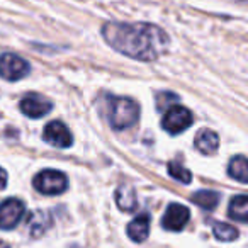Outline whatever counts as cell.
Returning <instances> with one entry per match:
<instances>
[{
  "label": "cell",
  "instance_id": "5b68a950",
  "mask_svg": "<svg viewBox=\"0 0 248 248\" xmlns=\"http://www.w3.org/2000/svg\"><path fill=\"white\" fill-rule=\"evenodd\" d=\"M29 70H31L29 63L14 53H4L0 56V77L4 80H9V82L21 80L28 77Z\"/></svg>",
  "mask_w": 248,
  "mask_h": 248
},
{
  "label": "cell",
  "instance_id": "5bb4252c",
  "mask_svg": "<svg viewBox=\"0 0 248 248\" xmlns=\"http://www.w3.org/2000/svg\"><path fill=\"white\" fill-rule=\"evenodd\" d=\"M190 201H192L194 204H197L199 207H202V209L213 211V209H216V206L219 204L221 196L217 192H214V190H197L196 194H192Z\"/></svg>",
  "mask_w": 248,
  "mask_h": 248
},
{
  "label": "cell",
  "instance_id": "9c48e42d",
  "mask_svg": "<svg viewBox=\"0 0 248 248\" xmlns=\"http://www.w3.org/2000/svg\"><path fill=\"white\" fill-rule=\"evenodd\" d=\"M19 107H21L22 114H26L28 117L39 119V117H45L53 109V104L46 97L39 95V93H28L21 100V106Z\"/></svg>",
  "mask_w": 248,
  "mask_h": 248
},
{
  "label": "cell",
  "instance_id": "7a4b0ae2",
  "mask_svg": "<svg viewBox=\"0 0 248 248\" xmlns=\"http://www.w3.org/2000/svg\"><path fill=\"white\" fill-rule=\"evenodd\" d=\"M109 119L116 131L131 128L140 119V106L129 97H112L109 100Z\"/></svg>",
  "mask_w": 248,
  "mask_h": 248
},
{
  "label": "cell",
  "instance_id": "8992f818",
  "mask_svg": "<svg viewBox=\"0 0 248 248\" xmlns=\"http://www.w3.org/2000/svg\"><path fill=\"white\" fill-rule=\"evenodd\" d=\"M26 206L17 197H9L0 204V230H12L21 223Z\"/></svg>",
  "mask_w": 248,
  "mask_h": 248
},
{
  "label": "cell",
  "instance_id": "7c38bea8",
  "mask_svg": "<svg viewBox=\"0 0 248 248\" xmlns=\"http://www.w3.org/2000/svg\"><path fill=\"white\" fill-rule=\"evenodd\" d=\"M150 233V216L148 214H140L135 219L129 223L128 226V236L131 238L133 241H145L148 238Z\"/></svg>",
  "mask_w": 248,
  "mask_h": 248
},
{
  "label": "cell",
  "instance_id": "30bf717a",
  "mask_svg": "<svg viewBox=\"0 0 248 248\" xmlns=\"http://www.w3.org/2000/svg\"><path fill=\"white\" fill-rule=\"evenodd\" d=\"M194 145L204 155H214L219 148V138L211 129H201L194 140Z\"/></svg>",
  "mask_w": 248,
  "mask_h": 248
},
{
  "label": "cell",
  "instance_id": "8fae6325",
  "mask_svg": "<svg viewBox=\"0 0 248 248\" xmlns=\"http://www.w3.org/2000/svg\"><path fill=\"white\" fill-rule=\"evenodd\" d=\"M116 204L124 213H131V211L136 209L138 199H136L135 189H133L129 184H123V186L116 190Z\"/></svg>",
  "mask_w": 248,
  "mask_h": 248
},
{
  "label": "cell",
  "instance_id": "ac0fdd59",
  "mask_svg": "<svg viewBox=\"0 0 248 248\" xmlns=\"http://www.w3.org/2000/svg\"><path fill=\"white\" fill-rule=\"evenodd\" d=\"M169 173H170V177H173L175 180H180L182 184H189L190 179H192V175H190L189 170L184 169V167L177 162L169 163Z\"/></svg>",
  "mask_w": 248,
  "mask_h": 248
},
{
  "label": "cell",
  "instance_id": "277c9868",
  "mask_svg": "<svg viewBox=\"0 0 248 248\" xmlns=\"http://www.w3.org/2000/svg\"><path fill=\"white\" fill-rule=\"evenodd\" d=\"M194 117L190 110L184 106H172L165 110L162 117V128L170 135H179L184 133L187 128H190Z\"/></svg>",
  "mask_w": 248,
  "mask_h": 248
},
{
  "label": "cell",
  "instance_id": "ba28073f",
  "mask_svg": "<svg viewBox=\"0 0 248 248\" xmlns=\"http://www.w3.org/2000/svg\"><path fill=\"white\" fill-rule=\"evenodd\" d=\"M43 138L46 143H49L55 148H68L72 146V133L68 131L62 121H51L46 124Z\"/></svg>",
  "mask_w": 248,
  "mask_h": 248
},
{
  "label": "cell",
  "instance_id": "6da1fadb",
  "mask_svg": "<svg viewBox=\"0 0 248 248\" xmlns=\"http://www.w3.org/2000/svg\"><path fill=\"white\" fill-rule=\"evenodd\" d=\"M102 36L112 49L140 62H153L169 48V36L150 22H107Z\"/></svg>",
  "mask_w": 248,
  "mask_h": 248
},
{
  "label": "cell",
  "instance_id": "3957f363",
  "mask_svg": "<svg viewBox=\"0 0 248 248\" xmlns=\"http://www.w3.org/2000/svg\"><path fill=\"white\" fill-rule=\"evenodd\" d=\"M34 189L45 196H58L68 189V179L58 170H43L32 180Z\"/></svg>",
  "mask_w": 248,
  "mask_h": 248
},
{
  "label": "cell",
  "instance_id": "2e32d148",
  "mask_svg": "<svg viewBox=\"0 0 248 248\" xmlns=\"http://www.w3.org/2000/svg\"><path fill=\"white\" fill-rule=\"evenodd\" d=\"M248 165H247V158L243 155L234 156L233 160L228 165V173H230L231 179L238 180L240 184H247L248 182Z\"/></svg>",
  "mask_w": 248,
  "mask_h": 248
},
{
  "label": "cell",
  "instance_id": "4fadbf2b",
  "mask_svg": "<svg viewBox=\"0 0 248 248\" xmlns=\"http://www.w3.org/2000/svg\"><path fill=\"white\" fill-rule=\"evenodd\" d=\"M248 197L245 194H240V196H234L230 202V207H228V216L234 221H240V223H247L248 217Z\"/></svg>",
  "mask_w": 248,
  "mask_h": 248
},
{
  "label": "cell",
  "instance_id": "9a60e30c",
  "mask_svg": "<svg viewBox=\"0 0 248 248\" xmlns=\"http://www.w3.org/2000/svg\"><path fill=\"white\" fill-rule=\"evenodd\" d=\"M49 224H51V217H49V213H46V211H36L29 217V231L36 238L41 236L49 228Z\"/></svg>",
  "mask_w": 248,
  "mask_h": 248
},
{
  "label": "cell",
  "instance_id": "e0dca14e",
  "mask_svg": "<svg viewBox=\"0 0 248 248\" xmlns=\"http://www.w3.org/2000/svg\"><path fill=\"white\" fill-rule=\"evenodd\" d=\"M213 233L217 240L221 241H233L238 238V230L231 224L226 223H214L213 224Z\"/></svg>",
  "mask_w": 248,
  "mask_h": 248
},
{
  "label": "cell",
  "instance_id": "d6986e66",
  "mask_svg": "<svg viewBox=\"0 0 248 248\" xmlns=\"http://www.w3.org/2000/svg\"><path fill=\"white\" fill-rule=\"evenodd\" d=\"M7 186V172L4 169H0V189H4Z\"/></svg>",
  "mask_w": 248,
  "mask_h": 248
},
{
  "label": "cell",
  "instance_id": "ffe728a7",
  "mask_svg": "<svg viewBox=\"0 0 248 248\" xmlns=\"http://www.w3.org/2000/svg\"><path fill=\"white\" fill-rule=\"evenodd\" d=\"M0 248H11V245L4 243V241H0Z\"/></svg>",
  "mask_w": 248,
  "mask_h": 248
},
{
  "label": "cell",
  "instance_id": "52a82bcc",
  "mask_svg": "<svg viewBox=\"0 0 248 248\" xmlns=\"http://www.w3.org/2000/svg\"><path fill=\"white\" fill-rule=\"evenodd\" d=\"M190 219V211L182 204L172 202L162 217V226L169 231H180Z\"/></svg>",
  "mask_w": 248,
  "mask_h": 248
}]
</instances>
